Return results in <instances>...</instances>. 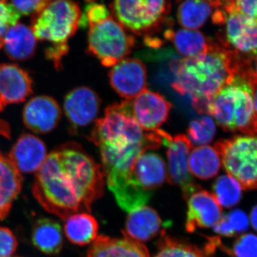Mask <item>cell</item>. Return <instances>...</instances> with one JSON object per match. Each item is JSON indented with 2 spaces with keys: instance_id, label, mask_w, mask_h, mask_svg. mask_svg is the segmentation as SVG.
<instances>
[{
  "instance_id": "52a82bcc",
  "label": "cell",
  "mask_w": 257,
  "mask_h": 257,
  "mask_svg": "<svg viewBox=\"0 0 257 257\" xmlns=\"http://www.w3.org/2000/svg\"><path fill=\"white\" fill-rule=\"evenodd\" d=\"M135 39L112 17L89 25L88 52L99 59L101 64L112 67L130 55Z\"/></svg>"
},
{
  "instance_id": "ba28073f",
  "label": "cell",
  "mask_w": 257,
  "mask_h": 257,
  "mask_svg": "<svg viewBox=\"0 0 257 257\" xmlns=\"http://www.w3.org/2000/svg\"><path fill=\"white\" fill-rule=\"evenodd\" d=\"M115 20L136 35L156 32L171 10V0H114Z\"/></svg>"
},
{
  "instance_id": "8992f818",
  "label": "cell",
  "mask_w": 257,
  "mask_h": 257,
  "mask_svg": "<svg viewBox=\"0 0 257 257\" xmlns=\"http://www.w3.org/2000/svg\"><path fill=\"white\" fill-rule=\"evenodd\" d=\"M256 137L239 135L219 140L214 147L228 175L246 190L256 188Z\"/></svg>"
},
{
  "instance_id": "9c48e42d",
  "label": "cell",
  "mask_w": 257,
  "mask_h": 257,
  "mask_svg": "<svg viewBox=\"0 0 257 257\" xmlns=\"http://www.w3.org/2000/svg\"><path fill=\"white\" fill-rule=\"evenodd\" d=\"M163 145L167 147V181L170 184L180 187L184 197L187 199L191 194L200 189L194 182L189 169V157L193 148L192 144L188 137L183 134L173 137L165 133Z\"/></svg>"
},
{
  "instance_id": "60d3db41",
  "label": "cell",
  "mask_w": 257,
  "mask_h": 257,
  "mask_svg": "<svg viewBox=\"0 0 257 257\" xmlns=\"http://www.w3.org/2000/svg\"><path fill=\"white\" fill-rule=\"evenodd\" d=\"M87 2H89V3H92V2L95 1V0H87Z\"/></svg>"
},
{
  "instance_id": "f1b7e54d",
  "label": "cell",
  "mask_w": 257,
  "mask_h": 257,
  "mask_svg": "<svg viewBox=\"0 0 257 257\" xmlns=\"http://www.w3.org/2000/svg\"><path fill=\"white\" fill-rule=\"evenodd\" d=\"M158 248L155 257H209L207 251L167 235L159 241Z\"/></svg>"
},
{
  "instance_id": "d6a6232c",
  "label": "cell",
  "mask_w": 257,
  "mask_h": 257,
  "mask_svg": "<svg viewBox=\"0 0 257 257\" xmlns=\"http://www.w3.org/2000/svg\"><path fill=\"white\" fill-rule=\"evenodd\" d=\"M85 13L82 15L79 23V27L85 28L87 25H92L100 23L105 19L110 17L109 10L104 5L98 4V3H89L86 6Z\"/></svg>"
},
{
  "instance_id": "5bb4252c",
  "label": "cell",
  "mask_w": 257,
  "mask_h": 257,
  "mask_svg": "<svg viewBox=\"0 0 257 257\" xmlns=\"http://www.w3.org/2000/svg\"><path fill=\"white\" fill-rule=\"evenodd\" d=\"M99 96L90 88H76L64 100V111L74 128L82 127L92 122L100 108Z\"/></svg>"
},
{
  "instance_id": "ac0fdd59",
  "label": "cell",
  "mask_w": 257,
  "mask_h": 257,
  "mask_svg": "<svg viewBox=\"0 0 257 257\" xmlns=\"http://www.w3.org/2000/svg\"><path fill=\"white\" fill-rule=\"evenodd\" d=\"M87 257H150L143 243L124 234L122 239L97 236L93 241Z\"/></svg>"
},
{
  "instance_id": "8d00e7d4",
  "label": "cell",
  "mask_w": 257,
  "mask_h": 257,
  "mask_svg": "<svg viewBox=\"0 0 257 257\" xmlns=\"http://www.w3.org/2000/svg\"><path fill=\"white\" fill-rule=\"evenodd\" d=\"M256 2L257 0H234V5L239 13L256 20Z\"/></svg>"
},
{
  "instance_id": "836d02e7",
  "label": "cell",
  "mask_w": 257,
  "mask_h": 257,
  "mask_svg": "<svg viewBox=\"0 0 257 257\" xmlns=\"http://www.w3.org/2000/svg\"><path fill=\"white\" fill-rule=\"evenodd\" d=\"M18 241L11 230L0 227V257H10L16 251Z\"/></svg>"
},
{
  "instance_id": "74e56055",
  "label": "cell",
  "mask_w": 257,
  "mask_h": 257,
  "mask_svg": "<svg viewBox=\"0 0 257 257\" xmlns=\"http://www.w3.org/2000/svg\"><path fill=\"white\" fill-rule=\"evenodd\" d=\"M256 207L254 206L252 210H251V214H250V223H251V226L254 230L256 229Z\"/></svg>"
},
{
  "instance_id": "8fae6325",
  "label": "cell",
  "mask_w": 257,
  "mask_h": 257,
  "mask_svg": "<svg viewBox=\"0 0 257 257\" xmlns=\"http://www.w3.org/2000/svg\"><path fill=\"white\" fill-rule=\"evenodd\" d=\"M109 83L115 92L125 100H132L147 89V68L138 59H124L113 66Z\"/></svg>"
},
{
  "instance_id": "44dd1931",
  "label": "cell",
  "mask_w": 257,
  "mask_h": 257,
  "mask_svg": "<svg viewBox=\"0 0 257 257\" xmlns=\"http://www.w3.org/2000/svg\"><path fill=\"white\" fill-rule=\"evenodd\" d=\"M3 47L12 60H26L35 54L37 39L31 28L18 23L7 31L3 38Z\"/></svg>"
},
{
  "instance_id": "ab89813d",
  "label": "cell",
  "mask_w": 257,
  "mask_h": 257,
  "mask_svg": "<svg viewBox=\"0 0 257 257\" xmlns=\"http://www.w3.org/2000/svg\"><path fill=\"white\" fill-rule=\"evenodd\" d=\"M0 3H7V0H0Z\"/></svg>"
},
{
  "instance_id": "7c38bea8",
  "label": "cell",
  "mask_w": 257,
  "mask_h": 257,
  "mask_svg": "<svg viewBox=\"0 0 257 257\" xmlns=\"http://www.w3.org/2000/svg\"><path fill=\"white\" fill-rule=\"evenodd\" d=\"M172 106L163 96L148 89L130 100L133 117L140 127L147 132L159 130L167 121Z\"/></svg>"
},
{
  "instance_id": "603a6c76",
  "label": "cell",
  "mask_w": 257,
  "mask_h": 257,
  "mask_svg": "<svg viewBox=\"0 0 257 257\" xmlns=\"http://www.w3.org/2000/svg\"><path fill=\"white\" fill-rule=\"evenodd\" d=\"M165 37L166 40L172 42L177 52L184 58H193L202 55L207 50L211 41L202 32L187 29L177 32L167 30Z\"/></svg>"
},
{
  "instance_id": "4fadbf2b",
  "label": "cell",
  "mask_w": 257,
  "mask_h": 257,
  "mask_svg": "<svg viewBox=\"0 0 257 257\" xmlns=\"http://www.w3.org/2000/svg\"><path fill=\"white\" fill-rule=\"evenodd\" d=\"M186 229L193 232L197 228H211L222 217V209L212 194L205 190L196 191L188 199Z\"/></svg>"
},
{
  "instance_id": "f546056e",
  "label": "cell",
  "mask_w": 257,
  "mask_h": 257,
  "mask_svg": "<svg viewBox=\"0 0 257 257\" xmlns=\"http://www.w3.org/2000/svg\"><path fill=\"white\" fill-rule=\"evenodd\" d=\"M187 133L192 145L204 146L211 143L215 137V122L209 115H204L191 121Z\"/></svg>"
},
{
  "instance_id": "1f68e13d",
  "label": "cell",
  "mask_w": 257,
  "mask_h": 257,
  "mask_svg": "<svg viewBox=\"0 0 257 257\" xmlns=\"http://www.w3.org/2000/svg\"><path fill=\"white\" fill-rule=\"evenodd\" d=\"M256 241L254 234L241 235L235 241L230 253L234 257H256Z\"/></svg>"
},
{
  "instance_id": "f35d334b",
  "label": "cell",
  "mask_w": 257,
  "mask_h": 257,
  "mask_svg": "<svg viewBox=\"0 0 257 257\" xmlns=\"http://www.w3.org/2000/svg\"><path fill=\"white\" fill-rule=\"evenodd\" d=\"M3 108H4V105H3V104H2L1 101H0V111L3 110Z\"/></svg>"
},
{
  "instance_id": "cb8c5ba5",
  "label": "cell",
  "mask_w": 257,
  "mask_h": 257,
  "mask_svg": "<svg viewBox=\"0 0 257 257\" xmlns=\"http://www.w3.org/2000/svg\"><path fill=\"white\" fill-rule=\"evenodd\" d=\"M61 226L50 219H41L35 223L32 230L34 245L47 254H57L62 250L63 235Z\"/></svg>"
},
{
  "instance_id": "ffe728a7",
  "label": "cell",
  "mask_w": 257,
  "mask_h": 257,
  "mask_svg": "<svg viewBox=\"0 0 257 257\" xmlns=\"http://www.w3.org/2000/svg\"><path fill=\"white\" fill-rule=\"evenodd\" d=\"M133 174L140 187L152 194L167 179L165 161L157 154L145 152L135 162Z\"/></svg>"
},
{
  "instance_id": "83f0119b",
  "label": "cell",
  "mask_w": 257,
  "mask_h": 257,
  "mask_svg": "<svg viewBox=\"0 0 257 257\" xmlns=\"http://www.w3.org/2000/svg\"><path fill=\"white\" fill-rule=\"evenodd\" d=\"M213 195L221 207H232L240 202L242 187L239 182L229 175H221L213 184Z\"/></svg>"
},
{
  "instance_id": "d6986e66",
  "label": "cell",
  "mask_w": 257,
  "mask_h": 257,
  "mask_svg": "<svg viewBox=\"0 0 257 257\" xmlns=\"http://www.w3.org/2000/svg\"><path fill=\"white\" fill-rule=\"evenodd\" d=\"M124 234L143 243L150 241L160 233L162 220L157 211L147 206H140L130 211Z\"/></svg>"
},
{
  "instance_id": "d4e9b609",
  "label": "cell",
  "mask_w": 257,
  "mask_h": 257,
  "mask_svg": "<svg viewBox=\"0 0 257 257\" xmlns=\"http://www.w3.org/2000/svg\"><path fill=\"white\" fill-rule=\"evenodd\" d=\"M64 232L71 242L84 246L97 237L98 223L87 213H77L65 219Z\"/></svg>"
},
{
  "instance_id": "5b68a950",
  "label": "cell",
  "mask_w": 257,
  "mask_h": 257,
  "mask_svg": "<svg viewBox=\"0 0 257 257\" xmlns=\"http://www.w3.org/2000/svg\"><path fill=\"white\" fill-rule=\"evenodd\" d=\"M82 13L73 0H51L33 15L31 30L37 40L51 43L45 53L60 69L69 51L68 40L79 27Z\"/></svg>"
},
{
  "instance_id": "e575fe53",
  "label": "cell",
  "mask_w": 257,
  "mask_h": 257,
  "mask_svg": "<svg viewBox=\"0 0 257 257\" xmlns=\"http://www.w3.org/2000/svg\"><path fill=\"white\" fill-rule=\"evenodd\" d=\"M224 216L230 229L234 234L243 232L247 230L248 225H249V220H248V216L243 211L236 209Z\"/></svg>"
},
{
  "instance_id": "4dcf8cb0",
  "label": "cell",
  "mask_w": 257,
  "mask_h": 257,
  "mask_svg": "<svg viewBox=\"0 0 257 257\" xmlns=\"http://www.w3.org/2000/svg\"><path fill=\"white\" fill-rule=\"evenodd\" d=\"M20 16L13 5L0 3V49L3 47V38L7 31L18 23Z\"/></svg>"
},
{
  "instance_id": "484cf974",
  "label": "cell",
  "mask_w": 257,
  "mask_h": 257,
  "mask_svg": "<svg viewBox=\"0 0 257 257\" xmlns=\"http://www.w3.org/2000/svg\"><path fill=\"white\" fill-rule=\"evenodd\" d=\"M221 160L214 147L199 146L193 149L189 157V169L194 177L209 179L215 177L221 168Z\"/></svg>"
},
{
  "instance_id": "6da1fadb",
  "label": "cell",
  "mask_w": 257,
  "mask_h": 257,
  "mask_svg": "<svg viewBox=\"0 0 257 257\" xmlns=\"http://www.w3.org/2000/svg\"><path fill=\"white\" fill-rule=\"evenodd\" d=\"M165 133L140 127L132 114L130 100L107 106L104 116L96 121L91 141L99 148L108 187L124 211L145 205L151 198L152 194L144 190L134 177V167L140 155L162 147Z\"/></svg>"
},
{
  "instance_id": "2e32d148",
  "label": "cell",
  "mask_w": 257,
  "mask_h": 257,
  "mask_svg": "<svg viewBox=\"0 0 257 257\" xmlns=\"http://www.w3.org/2000/svg\"><path fill=\"white\" fill-rule=\"evenodd\" d=\"M32 93V80L16 64H0V101L3 105L23 102Z\"/></svg>"
},
{
  "instance_id": "b9f144b4",
  "label": "cell",
  "mask_w": 257,
  "mask_h": 257,
  "mask_svg": "<svg viewBox=\"0 0 257 257\" xmlns=\"http://www.w3.org/2000/svg\"></svg>"
},
{
  "instance_id": "3957f363",
  "label": "cell",
  "mask_w": 257,
  "mask_h": 257,
  "mask_svg": "<svg viewBox=\"0 0 257 257\" xmlns=\"http://www.w3.org/2000/svg\"><path fill=\"white\" fill-rule=\"evenodd\" d=\"M256 60L240 55L211 40L202 55L176 59L171 62L175 74L172 86L182 96H189L194 110L207 114V106L221 88L235 76L255 69Z\"/></svg>"
},
{
  "instance_id": "e0dca14e",
  "label": "cell",
  "mask_w": 257,
  "mask_h": 257,
  "mask_svg": "<svg viewBox=\"0 0 257 257\" xmlns=\"http://www.w3.org/2000/svg\"><path fill=\"white\" fill-rule=\"evenodd\" d=\"M47 156L43 142L34 135L25 134L19 138L8 158L19 172L31 173L41 167Z\"/></svg>"
},
{
  "instance_id": "277c9868",
  "label": "cell",
  "mask_w": 257,
  "mask_h": 257,
  "mask_svg": "<svg viewBox=\"0 0 257 257\" xmlns=\"http://www.w3.org/2000/svg\"><path fill=\"white\" fill-rule=\"evenodd\" d=\"M207 114L224 131L255 136L256 133V72L235 76L207 106Z\"/></svg>"
},
{
  "instance_id": "7402d4cb",
  "label": "cell",
  "mask_w": 257,
  "mask_h": 257,
  "mask_svg": "<svg viewBox=\"0 0 257 257\" xmlns=\"http://www.w3.org/2000/svg\"><path fill=\"white\" fill-rule=\"evenodd\" d=\"M23 177L8 157L0 152V220L10 212L22 189Z\"/></svg>"
},
{
  "instance_id": "d590c367",
  "label": "cell",
  "mask_w": 257,
  "mask_h": 257,
  "mask_svg": "<svg viewBox=\"0 0 257 257\" xmlns=\"http://www.w3.org/2000/svg\"><path fill=\"white\" fill-rule=\"evenodd\" d=\"M12 5L20 15H34L38 10L41 0H11Z\"/></svg>"
},
{
  "instance_id": "4316f807",
  "label": "cell",
  "mask_w": 257,
  "mask_h": 257,
  "mask_svg": "<svg viewBox=\"0 0 257 257\" xmlns=\"http://www.w3.org/2000/svg\"><path fill=\"white\" fill-rule=\"evenodd\" d=\"M214 10L216 7L212 0H184L177 12L179 25L187 30H197L205 24Z\"/></svg>"
},
{
  "instance_id": "9a60e30c",
  "label": "cell",
  "mask_w": 257,
  "mask_h": 257,
  "mask_svg": "<svg viewBox=\"0 0 257 257\" xmlns=\"http://www.w3.org/2000/svg\"><path fill=\"white\" fill-rule=\"evenodd\" d=\"M62 111L53 98L36 96L29 101L23 111L24 123L34 133H50L60 121Z\"/></svg>"
},
{
  "instance_id": "7a4b0ae2",
  "label": "cell",
  "mask_w": 257,
  "mask_h": 257,
  "mask_svg": "<svg viewBox=\"0 0 257 257\" xmlns=\"http://www.w3.org/2000/svg\"><path fill=\"white\" fill-rule=\"evenodd\" d=\"M100 166L79 145L69 143L47 155L37 171L32 191L42 207L61 219L90 211L104 192Z\"/></svg>"
},
{
  "instance_id": "30bf717a",
  "label": "cell",
  "mask_w": 257,
  "mask_h": 257,
  "mask_svg": "<svg viewBox=\"0 0 257 257\" xmlns=\"http://www.w3.org/2000/svg\"><path fill=\"white\" fill-rule=\"evenodd\" d=\"M225 25V40L221 42L222 47L256 60V20L234 10L228 13Z\"/></svg>"
}]
</instances>
